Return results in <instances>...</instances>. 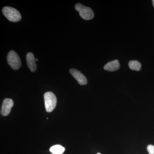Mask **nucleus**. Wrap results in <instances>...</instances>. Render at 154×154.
<instances>
[{
    "label": "nucleus",
    "instance_id": "14",
    "mask_svg": "<svg viewBox=\"0 0 154 154\" xmlns=\"http://www.w3.org/2000/svg\"><path fill=\"white\" fill-rule=\"evenodd\" d=\"M97 154H101V153H98Z\"/></svg>",
    "mask_w": 154,
    "mask_h": 154
},
{
    "label": "nucleus",
    "instance_id": "1",
    "mask_svg": "<svg viewBox=\"0 0 154 154\" xmlns=\"http://www.w3.org/2000/svg\"><path fill=\"white\" fill-rule=\"evenodd\" d=\"M45 110L48 112H52L56 106L57 99L52 92H48L44 95Z\"/></svg>",
    "mask_w": 154,
    "mask_h": 154
},
{
    "label": "nucleus",
    "instance_id": "6",
    "mask_svg": "<svg viewBox=\"0 0 154 154\" xmlns=\"http://www.w3.org/2000/svg\"><path fill=\"white\" fill-rule=\"evenodd\" d=\"M69 72L80 85H84L88 83L86 77L79 71L76 69H71L69 70Z\"/></svg>",
    "mask_w": 154,
    "mask_h": 154
},
{
    "label": "nucleus",
    "instance_id": "5",
    "mask_svg": "<svg viewBox=\"0 0 154 154\" xmlns=\"http://www.w3.org/2000/svg\"><path fill=\"white\" fill-rule=\"evenodd\" d=\"M14 105V102L12 99L7 98L4 99L2 105L1 114L3 116L8 115L11 113V109Z\"/></svg>",
    "mask_w": 154,
    "mask_h": 154
},
{
    "label": "nucleus",
    "instance_id": "10",
    "mask_svg": "<svg viewBox=\"0 0 154 154\" xmlns=\"http://www.w3.org/2000/svg\"><path fill=\"white\" fill-rule=\"evenodd\" d=\"M130 69L132 70L139 71L141 67V64L137 60H131L128 63Z\"/></svg>",
    "mask_w": 154,
    "mask_h": 154
},
{
    "label": "nucleus",
    "instance_id": "4",
    "mask_svg": "<svg viewBox=\"0 0 154 154\" xmlns=\"http://www.w3.org/2000/svg\"><path fill=\"white\" fill-rule=\"evenodd\" d=\"M7 61L9 65L14 70L19 69L22 65L19 56L14 51H11L8 54Z\"/></svg>",
    "mask_w": 154,
    "mask_h": 154
},
{
    "label": "nucleus",
    "instance_id": "8",
    "mask_svg": "<svg viewBox=\"0 0 154 154\" xmlns=\"http://www.w3.org/2000/svg\"><path fill=\"white\" fill-rule=\"evenodd\" d=\"M120 67V64L117 60L109 62L104 66L105 70L109 72H114L118 70Z\"/></svg>",
    "mask_w": 154,
    "mask_h": 154
},
{
    "label": "nucleus",
    "instance_id": "9",
    "mask_svg": "<svg viewBox=\"0 0 154 154\" xmlns=\"http://www.w3.org/2000/svg\"><path fill=\"white\" fill-rule=\"evenodd\" d=\"M65 148L60 145L53 146L50 149V151L53 154H62L65 151Z\"/></svg>",
    "mask_w": 154,
    "mask_h": 154
},
{
    "label": "nucleus",
    "instance_id": "3",
    "mask_svg": "<svg viewBox=\"0 0 154 154\" xmlns=\"http://www.w3.org/2000/svg\"><path fill=\"white\" fill-rule=\"evenodd\" d=\"M75 9L77 11H79L80 17L85 20H90L94 18V12L89 7H85L79 3L75 6Z\"/></svg>",
    "mask_w": 154,
    "mask_h": 154
},
{
    "label": "nucleus",
    "instance_id": "7",
    "mask_svg": "<svg viewBox=\"0 0 154 154\" xmlns=\"http://www.w3.org/2000/svg\"><path fill=\"white\" fill-rule=\"evenodd\" d=\"M26 61L28 68L32 72H35L37 69L36 60L34 56L32 53L29 52L26 55Z\"/></svg>",
    "mask_w": 154,
    "mask_h": 154
},
{
    "label": "nucleus",
    "instance_id": "11",
    "mask_svg": "<svg viewBox=\"0 0 154 154\" xmlns=\"http://www.w3.org/2000/svg\"><path fill=\"white\" fill-rule=\"evenodd\" d=\"M147 150L149 154H154V146L149 145L147 147Z\"/></svg>",
    "mask_w": 154,
    "mask_h": 154
},
{
    "label": "nucleus",
    "instance_id": "12",
    "mask_svg": "<svg viewBox=\"0 0 154 154\" xmlns=\"http://www.w3.org/2000/svg\"><path fill=\"white\" fill-rule=\"evenodd\" d=\"M152 2L153 5L154 7V0H153V1H152Z\"/></svg>",
    "mask_w": 154,
    "mask_h": 154
},
{
    "label": "nucleus",
    "instance_id": "13",
    "mask_svg": "<svg viewBox=\"0 0 154 154\" xmlns=\"http://www.w3.org/2000/svg\"><path fill=\"white\" fill-rule=\"evenodd\" d=\"M35 60H36V61H38V59L37 58H36V59H35Z\"/></svg>",
    "mask_w": 154,
    "mask_h": 154
},
{
    "label": "nucleus",
    "instance_id": "2",
    "mask_svg": "<svg viewBox=\"0 0 154 154\" xmlns=\"http://www.w3.org/2000/svg\"><path fill=\"white\" fill-rule=\"evenodd\" d=\"M2 13L4 16L11 22H19L22 18L19 11L11 7H5L3 8Z\"/></svg>",
    "mask_w": 154,
    "mask_h": 154
}]
</instances>
